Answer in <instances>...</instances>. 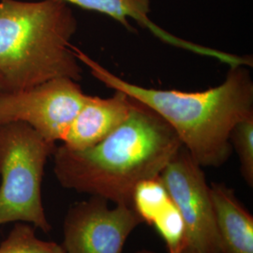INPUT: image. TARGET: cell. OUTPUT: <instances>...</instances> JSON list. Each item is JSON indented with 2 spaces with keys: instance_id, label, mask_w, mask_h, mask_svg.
Returning <instances> with one entry per match:
<instances>
[{
  "instance_id": "obj_13",
  "label": "cell",
  "mask_w": 253,
  "mask_h": 253,
  "mask_svg": "<svg viewBox=\"0 0 253 253\" xmlns=\"http://www.w3.org/2000/svg\"><path fill=\"white\" fill-rule=\"evenodd\" d=\"M151 226L164 241L168 253L183 252L186 247V226L179 210L172 200L154 219Z\"/></svg>"
},
{
  "instance_id": "obj_12",
  "label": "cell",
  "mask_w": 253,
  "mask_h": 253,
  "mask_svg": "<svg viewBox=\"0 0 253 253\" xmlns=\"http://www.w3.org/2000/svg\"><path fill=\"white\" fill-rule=\"evenodd\" d=\"M0 253H66L63 247L37 237L34 228L17 222L0 244Z\"/></svg>"
},
{
  "instance_id": "obj_10",
  "label": "cell",
  "mask_w": 253,
  "mask_h": 253,
  "mask_svg": "<svg viewBox=\"0 0 253 253\" xmlns=\"http://www.w3.org/2000/svg\"><path fill=\"white\" fill-rule=\"evenodd\" d=\"M217 234L222 253H253V217L222 183L210 185Z\"/></svg>"
},
{
  "instance_id": "obj_1",
  "label": "cell",
  "mask_w": 253,
  "mask_h": 253,
  "mask_svg": "<svg viewBox=\"0 0 253 253\" xmlns=\"http://www.w3.org/2000/svg\"><path fill=\"white\" fill-rule=\"evenodd\" d=\"M182 146L172 126L136 100L126 121L97 145L56 146L54 173L65 189L131 206L136 185L159 176Z\"/></svg>"
},
{
  "instance_id": "obj_14",
  "label": "cell",
  "mask_w": 253,
  "mask_h": 253,
  "mask_svg": "<svg viewBox=\"0 0 253 253\" xmlns=\"http://www.w3.org/2000/svg\"><path fill=\"white\" fill-rule=\"evenodd\" d=\"M230 144L239 159L240 172L246 183L253 186V115L235 125L230 133Z\"/></svg>"
},
{
  "instance_id": "obj_6",
  "label": "cell",
  "mask_w": 253,
  "mask_h": 253,
  "mask_svg": "<svg viewBox=\"0 0 253 253\" xmlns=\"http://www.w3.org/2000/svg\"><path fill=\"white\" fill-rule=\"evenodd\" d=\"M160 177L184 219L186 247L201 253H222L210 186L202 166L182 146Z\"/></svg>"
},
{
  "instance_id": "obj_16",
  "label": "cell",
  "mask_w": 253,
  "mask_h": 253,
  "mask_svg": "<svg viewBox=\"0 0 253 253\" xmlns=\"http://www.w3.org/2000/svg\"><path fill=\"white\" fill-rule=\"evenodd\" d=\"M154 253L152 252H148V251H141V252H138V253Z\"/></svg>"
},
{
  "instance_id": "obj_7",
  "label": "cell",
  "mask_w": 253,
  "mask_h": 253,
  "mask_svg": "<svg viewBox=\"0 0 253 253\" xmlns=\"http://www.w3.org/2000/svg\"><path fill=\"white\" fill-rule=\"evenodd\" d=\"M108 204L91 196L70 208L64 220L65 253H123L127 237L143 221L131 206Z\"/></svg>"
},
{
  "instance_id": "obj_5",
  "label": "cell",
  "mask_w": 253,
  "mask_h": 253,
  "mask_svg": "<svg viewBox=\"0 0 253 253\" xmlns=\"http://www.w3.org/2000/svg\"><path fill=\"white\" fill-rule=\"evenodd\" d=\"M90 95L70 78H56L24 90L0 92V125L22 122L48 141H63Z\"/></svg>"
},
{
  "instance_id": "obj_3",
  "label": "cell",
  "mask_w": 253,
  "mask_h": 253,
  "mask_svg": "<svg viewBox=\"0 0 253 253\" xmlns=\"http://www.w3.org/2000/svg\"><path fill=\"white\" fill-rule=\"evenodd\" d=\"M77 27L63 0H0V92L56 78L80 81L83 68L71 43Z\"/></svg>"
},
{
  "instance_id": "obj_8",
  "label": "cell",
  "mask_w": 253,
  "mask_h": 253,
  "mask_svg": "<svg viewBox=\"0 0 253 253\" xmlns=\"http://www.w3.org/2000/svg\"><path fill=\"white\" fill-rule=\"evenodd\" d=\"M135 103L121 91L107 99L89 96L64 137V146L83 150L97 145L126 121Z\"/></svg>"
},
{
  "instance_id": "obj_2",
  "label": "cell",
  "mask_w": 253,
  "mask_h": 253,
  "mask_svg": "<svg viewBox=\"0 0 253 253\" xmlns=\"http://www.w3.org/2000/svg\"><path fill=\"white\" fill-rule=\"evenodd\" d=\"M72 49L106 87L124 92L163 118L202 167H218L226 163L232 153L233 127L253 115V81L247 66L230 67L225 80L207 90L158 89L126 81L79 48L72 45Z\"/></svg>"
},
{
  "instance_id": "obj_15",
  "label": "cell",
  "mask_w": 253,
  "mask_h": 253,
  "mask_svg": "<svg viewBox=\"0 0 253 253\" xmlns=\"http://www.w3.org/2000/svg\"><path fill=\"white\" fill-rule=\"evenodd\" d=\"M182 253H201L198 252V251H196V250H194V249H191V248H188V247H186L184 250H183V252Z\"/></svg>"
},
{
  "instance_id": "obj_4",
  "label": "cell",
  "mask_w": 253,
  "mask_h": 253,
  "mask_svg": "<svg viewBox=\"0 0 253 253\" xmlns=\"http://www.w3.org/2000/svg\"><path fill=\"white\" fill-rule=\"evenodd\" d=\"M55 143L22 122L0 125V226L30 223L49 233L42 198L46 163Z\"/></svg>"
},
{
  "instance_id": "obj_11",
  "label": "cell",
  "mask_w": 253,
  "mask_h": 253,
  "mask_svg": "<svg viewBox=\"0 0 253 253\" xmlns=\"http://www.w3.org/2000/svg\"><path fill=\"white\" fill-rule=\"evenodd\" d=\"M170 202V195L159 175L136 185L132 192L131 207L143 222L151 225Z\"/></svg>"
},
{
  "instance_id": "obj_9",
  "label": "cell",
  "mask_w": 253,
  "mask_h": 253,
  "mask_svg": "<svg viewBox=\"0 0 253 253\" xmlns=\"http://www.w3.org/2000/svg\"><path fill=\"white\" fill-rule=\"evenodd\" d=\"M68 4L79 6L106 14L119 22L128 31L136 30L131 27L128 18L133 19L140 26L145 27L154 36L162 40L163 42L187 50L191 53L208 56L217 59L222 63L230 65L235 62V55L217 49L200 45L189 41L182 40L171 33L165 31L162 27L152 22L148 14L150 12V0H63Z\"/></svg>"
}]
</instances>
